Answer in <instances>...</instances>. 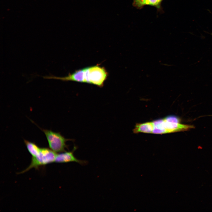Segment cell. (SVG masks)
Segmentation results:
<instances>
[{
	"label": "cell",
	"mask_w": 212,
	"mask_h": 212,
	"mask_svg": "<svg viewBox=\"0 0 212 212\" xmlns=\"http://www.w3.org/2000/svg\"><path fill=\"white\" fill-rule=\"evenodd\" d=\"M163 1V0H162Z\"/></svg>",
	"instance_id": "8"
},
{
	"label": "cell",
	"mask_w": 212,
	"mask_h": 212,
	"mask_svg": "<svg viewBox=\"0 0 212 212\" xmlns=\"http://www.w3.org/2000/svg\"><path fill=\"white\" fill-rule=\"evenodd\" d=\"M85 83L102 87L108 74L103 67L96 65L85 68Z\"/></svg>",
	"instance_id": "3"
},
{
	"label": "cell",
	"mask_w": 212,
	"mask_h": 212,
	"mask_svg": "<svg viewBox=\"0 0 212 212\" xmlns=\"http://www.w3.org/2000/svg\"><path fill=\"white\" fill-rule=\"evenodd\" d=\"M162 0H133V6L137 9H142L144 6H154L159 10H161Z\"/></svg>",
	"instance_id": "6"
},
{
	"label": "cell",
	"mask_w": 212,
	"mask_h": 212,
	"mask_svg": "<svg viewBox=\"0 0 212 212\" xmlns=\"http://www.w3.org/2000/svg\"><path fill=\"white\" fill-rule=\"evenodd\" d=\"M47 140L49 147L56 153L64 152L67 148L66 142L68 140L59 133L50 130L43 129Z\"/></svg>",
	"instance_id": "4"
},
{
	"label": "cell",
	"mask_w": 212,
	"mask_h": 212,
	"mask_svg": "<svg viewBox=\"0 0 212 212\" xmlns=\"http://www.w3.org/2000/svg\"><path fill=\"white\" fill-rule=\"evenodd\" d=\"M72 162H76L80 164H82L85 162L76 158L72 151H64L57 154L55 163H63Z\"/></svg>",
	"instance_id": "5"
},
{
	"label": "cell",
	"mask_w": 212,
	"mask_h": 212,
	"mask_svg": "<svg viewBox=\"0 0 212 212\" xmlns=\"http://www.w3.org/2000/svg\"><path fill=\"white\" fill-rule=\"evenodd\" d=\"M56 155V153L50 149L41 148L39 154L35 157H32L29 166L19 174L24 173L32 168L38 169L40 167L55 162Z\"/></svg>",
	"instance_id": "2"
},
{
	"label": "cell",
	"mask_w": 212,
	"mask_h": 212,
	"mask_svg": "<svg viewBox=\"0 0 212 212\" xmlns=\"http://www.w3.org/2000/svg\"></svg>",
	"instance_id": "9"
},
{
	"label": "cell",
	"mask_w": 212,
	"mask_h": 212,
	"mask_svg": "<svg viewBox=\"0 0 212 212\" xmlns=\"http://www.w3.org/2000/svg\"><path fill=\"white\" fill-rule=\"evenodd\" d=\"M180 122V119L177 116L169 115L150 122L137 123L133 132L134 133L163 134L186 131L195 127L193 125L182 124Z\"/></svg>",
	"instance_id": "1"
},
{
	"label": "cell",
	"mask_w": 212,
	"mask_h": 212,
	"mask_svg": "<svg viewBox=\"0 0 212 212\" xmlns=\"http://www.w3.org/2000/svg\"><path fill=\"white\" fill-rule=\"evenodd\" d=\"M24 142L28 151L32 157H35L39 154L41 148L36 144L25 140H24Z\"/></svg>",
	"instance_id": "7"
}]
</instances>
